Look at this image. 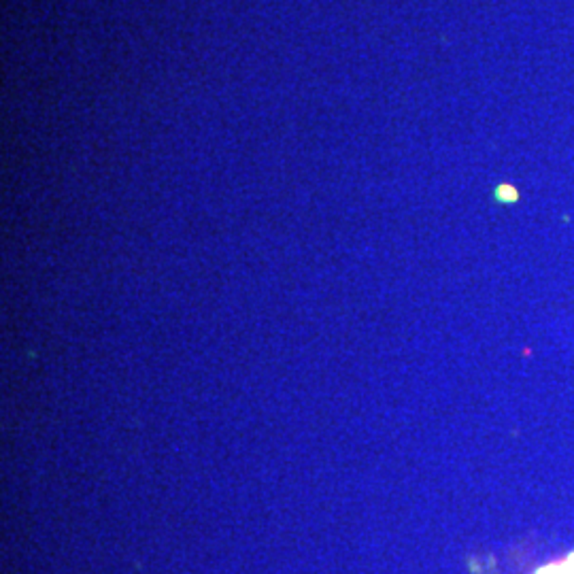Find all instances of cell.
I'll list each match as a JSON object with an SVG mask.
<instances>
[{"mask_svg": "<svg viewBox=\"0 0 574 574\" xmlns=\"http://www.w3.org/2000/svg\"><path fill=\"white\" fill-rule=\"evenodd\" d=\"M536 574H574V553H568L566 557L542 566Z\"/></svg>", "mask_w": 574, "mask_h": 574, "instance_id": "obj_1", "label": "cell"}]
</instances>
